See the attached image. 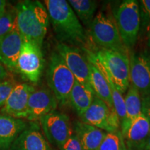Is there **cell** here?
<instances>
[{
    "instance_id": "5b68a950",
    "label": "cell",
    "mask_w": 150,
    "mask_h": 150,
    "mask_svg": "<svg viewBox=\"0 0 150 150\" xmlns=\"http://www.w3.org/2000/svg\"><path fill=\"white\" fill-rule=\"evenodd\" d=\"M50 91L62 106L69 104V97L76 79L57 52H52L47 70Z\"/></svg>"
},
{
    "instance_id": "1f68e13d",
    "label": "cell",
    "mask_w": 150,
    "mask_h": 150,
    "mask_svg": "<svg viewBox=\"0 0 150 150\" xmlns=\"http://www.w3.org/2000/svg\"><path fill=\"white\" fill-rule=\"evenodd\" d=\"M147 45L149 47H150V34L148 35V39H147Z\"/></svg>"
},
{
    "instance_id": "f546056e",
    "label": "cell",
    "mask_w": 150,
    "mask_h": 150,
    "mask_svg": "<svg viewBox=\"0 0 150 150\" xmlns=\"http://www.w3.org/2000/svg\"><path fill=\"white\" fill-rule=\"evenodd\" d=\"M142 113H144L147 116L148 120L149 122V126H150V106L147 107H142Z\"/></svg>"
},
{
    "instance_id": "ffe728a7",
    "label": "cell",
    "mask_w": 150,
    "mask_h": 150,
    "mask_svg": "<svg viewBox=\"0 0 150 150\" xmlns=\"http://www.w3.org/2000/svg\"><path fill=\"white\" fill-rule=\"evenodd\" d=\"M88 60L89 62L90 86L93 90L96 97L106 102L110 107L114 108L111 93H110V89L107 81L97 65L93 63L91 60L88 59Z\"/></svg>"
},
{
    "instance_id": "7c38bea8",
    "label": "cell",
    "mask_w": 150,
    "mask_h": 150,
    "mask_svg": "<svg viewBox=\"0 0 150 150\" xmlns=\"http://www.w3.org/2000/svg\"><path fill=\"white\" fill-rule=\"evenodd\" d=\"M35 89L26 83L16 84L2 106L1 113L18 119L25 118L29 97Z\"/></svg>"
},
{
    "instance_id": "f1b7e54d",
    "label": "cell",
    "mask_w": 150,
    "mask_h": 150,
    "mask_svg": "<svg viewBox=\"0 0 150 150\" xmlns=\"http://www.w3.org/2000/svg\"><path fill=\"white\" fill-rule=\"evenodd\" d=\"M6 1L5 0H0V17L6 12Z\"/></svg>"
},
{
    "instance_id": "6da1fadb",
    "label": "cell",
    "mask_w": 150,
    "mask_h": 150,
    "mask_svg": "<svg viewBox=\"0 0 150 150\" xmlns=\"http://www.w3.org/2000/svg\"><path fill=\"white\" fill-rule=\"evenodd\" d=\"M47 11L56 37L60 43L91 51L85 29L81 24L67 1L45 0Z\"/></svg>"
},
{
    "instance_id": "7402d4cb",
    "label": "cell",
    "mask_w": 150,
    "mask_h": 150,
    "mask_svg": "<svg viewBox=\"0 0 150 150\" xmlns=\"http://www.w3.org/2000/svg\"><path fill=\"white\" fill-rule=\"evenodd\" d=\"M124 100L129 127L131 123L142 113V98L138 90L130 84L124 97Z\"/></svg>"
},
{
    "instance_id": "4316f807",
    "label": "cell",
    "mask_w": 150,
    "mask_h": 150,
    "mask_svg": "<svg viewBox=\"0 0 150 150\" xmlns=\"http://www.w3.org/2000/svg\"><path fill=\"white\" fill-rule=\"evenodd\" d=\"M61 150H83L79 140L74 133L71 137L60 148Z\"/></svg>"
},
{
    "instance_id": "30bf717a",
    "label": "cell",
    "mask_w": 150,
    "mask_h": 150,
    "mask_svg": "<svg viewBox=\"0 0 150 150\" xmlns=\"http://www.w3.org/2000/svg\"><path fill=\"white\" fill-rule=\"evenodd\" d=\"M129 58L130 84L142 97L150 96V50L133 52Z\"/></svg>"
},
{
    "instance_id": "ba28073f",
    "label": "cell",
    "mask_w": 150,
    "mask_h": 150,
    "mask_svg": "<svg viewBox=\"0 0 150 150\" xmlns=\"http://www.w3.org/2000/svg\"><path fill=\"white\" fill-rule=\"evenodd\" d=\"M83 122L102 129L106 133L120 131L115 108L110 107L95 95L89 108L80 116Z\"/></svg>"
},
{
    "instance_id": "484cf974",
    "label": "cell",
    "mask_w": 150,
    "mask_h": 150,
    "mask_svg": "<svg viewBox=\"0 0 150 150\" xmlns=\"http://www.w3.org/2000/svg\"><path fill=\"white\" fill-rule=\"evenodd\" d=\"M139 7L141 22L142 20L144 23L150 24V0H141L139 2Z\"/></svg>"
},
{
    "instance_id": "cb8c5ba5",
    "label": "cell",
    "mask_w": 150,
    "mask_h": 150,
    "mask_svg": "<svg viewBox=\"0 0 150 150\" xmlns=\"http://www.w3.org/2000/svg\"><path fill=\"white\" fill-rule=\"evenodd\" d=\"M17 27L16 10L6 11L0 17V38L12 31Z\"/></svg>"
},
{
    "instance_id": "e0dca14e",
    "label": "cell",
    "mask_w": 150,
    "mask_h": 150,
    "mask_svg": "<svg viewBox=\"0 0 150 150\" xmlns=\"http://www.w3.org/2000/svg\"><path fill=\"white\" fill-rule=\"evenodd\" d=\"M27 126L23 120L0 114V150H10L13 142Z\"/></svg>"
},
{
    "instance_id": "d6a6232c",
    "label": "cell",
    "mask_w": 150,
    "mask_h": 150,
    "mask_svg": "<svg viewBox=\"0 0 150 150\" xmlns=\"http://www.w3.org/2000/svg\"><path fill=\"white\" fill-rule=\"evenodd\" d=\"M150 34V26H149V34L148 35H149Z\"/></svg>"
},
{
    "instance_id": "8992f818",
    "label": "cell",
    "mask_w": 150,
    "mask_h": 150,
    "mask_svg": "<svg viewBox=\"0 0 150 150\" xmlns=\"http://www.w3.org/2000/svg\"><path fill=\"white\" fill-rule=\"evenodd\" d=\"M89 33L92 41L99 49L129 54L122 41L113 16L98 13L90 26Z\"/></svg>"
},
{
    "instance_id": "3957f363",
    "label": "cell",
    "mask_w": 150,
    "mask_h": 150,
    "mask_svg": "<svg viewBox=\"0 0 150 150\" xmlns=\"http://www.w3.org/2000/svg\"><path fill=\"white\" fill-rule=\"evenodd\" d=\"M83 52L108 74L120 93H126L130 86L129 54L103 49Z\"/></svg>"
},
{
    "instance_id": "8fae6325",
    "label": "cell",
    "mask_w": 150,
    "mask_h": 150,
    "mask_svg": "<svg viewBox=\"0 0 150 150\" xmlns=\"http://www.w3.org/2000/svg\"><path fill=\"white\" fill-rule=\"evenodd\" d=\"M56 52L61 56L76 81L90 85L89 62L84 52L79 48L63 43L58 45Z\"/></svg>"
},
{
    "instance_id": "4fadbf2b",
    "label": "cell",
    "mask_w": 150,
    "mask_h": 150,
    "mask_svg": "<svg viewBox=\"0 0 150 150\" xmlns=\"http://www.w3.org/2000/svg\"><path fill=\"white\" fill-rule=\"evenodd\" d=\"M58 101L50 90L41 88L33 92L28 102L26 119L35 121L56 110Z\"/></svg>"
},
{
    "instance_id": "603a6c76",
    "label": "cell",
    "mask_w": 150,
    "mask_h": 150,
    "mask_svg": "<svg viewBox=\"0 0 150 150\" xmlns=\"http://www.w3.org/2000/svg\"><path fill=\"white\" fill-rule=\"evenodd\" d=\"M98 150H127L121 131L106 133Z\"/></svg>"
},
{
    "instance_id": "d6986e66",
    "label": "cell",
    "mask_w": 150,
    "mask_h": 150,
    "mask_svg": "<svg viewBox=\"0 0 150 150\" xmlns=\"http://www.w3.org/2000/svg\"><path fill=\"white\" fill-rule=\"evenodd\" d=\"M95 96V94L89 84L81 83L76 81L69 97V104L80 117L91 106Z\"/></svg>"
},
{
    "instance_id": "5bb4252c",
    "label": "cell",
    "mask_w": 150,
    "mask_h": 150,
    "mask_svg": "<svg viewBox=\"0 0 150 150\" xmlns=\"http://www.w3.org/2000/svg\"><path fill=\"white\" fill-rule=\"evenodd\" d=\"M24 40L18 27L0 38V62L11 72H16L18 62Z\"/></svg>"
},
{
    "instance_id": "9c48e42d",
    "label": "cell",
    "mask_w": 150,
    "mask_h": 150,
    "mask_svg": "<svg viewBox=\"0 0 150 150\" xmlns=\"http://www.w3.org/2000/svg\"><path fill=\"white\" fill-rule=\"evenodd\" d=\"M43 133L50 143L61 148L73 134L69 116L54 110L40 119Z\"/></svg>"
},
{
    "instance_id": "277c9868",
    "label": "cell",
    "mask_w": 150,
    "mask_h": 150,
    "mask_svg": "<svg viewBox=\"0 0 150 150\" xmlns=\"http://www.w3.org/2000/svg\"><path fill=\"white\" fill-rule=\"evenodd\" d=\"M114 19L124 45L129 52L134 48L139 35L141 18L139 2L125 0L114 11Z\"/></svg>"
},
{
    "instance_id": "9a60e30c",
    "label": "cell",
    "mask_w": 150,
    "mask_h": 150,
    "mask_svg": "<svg viewBox=\"0 0 150 150\" xmlns=\"http://www.w3.org/2000/svg\"><path fill=\"white\" fill-rule=\"evenodd\" d=\"M149 135V120L142 113L131 123L123 136L127 150H144Z\"/></svg>"
},
{
    "instance_id": "83f0119b",
    "label": "cell",
    "mask_w": 150,
    "mask_h": 150,
    "mask_svg": "<svg viewBox=\"0 0 150 150\" xmlns=\"http://www.w3.org/2000/svg\"><path fill=\"white\" fill-rule=\"evenodd\" d=\"M9 72L4 65L0 62V81H4L8 77Z\"/></svg>"
},
{
    "instance_id": "ac0fdd59",
    "label": "cell",
    "mask_w": 150,
    "mask_h": 150,
    "mask_svg": "<svg viewBox=\"0 0 150 150\" xmlns=\"http://www.w3.org/2000/svg\"><path fill=\"white\" fill-rule=\"evenodd\" d=\"M73 131L79 140L83 150H98L106 134V131L81 121L74 124Z\"/></svg>"
},
{
    "instance_id": "44dd1931",
    "label": "cell",
    "mask_w": 150,
    "mask_h": 150,
    "mask_svg": "<svg viewBox=\"0 0 150 150\" xmlns=\"http://www.w3.org/2000/svg\"><path fill=\"white\" fill-rule=\"evenodd\" d=\"M81 24L89 29L95 17L98 4L93 0H69L67 1Z\"/></svg>"
},
{
    "instance_id": "2e32d148",
    "label": "cell",
    "mask_w": 150,
    "mask_h": 150,
    "mask_svg": "<svg viewBox=\"0 0 150 150\" xmlns=\"http://www.w3.org/2000/svg\"><path fill=\"white\" fill-rule=\"evenodd\" d=\"M10 150H51L36 123L27 126L11 145Z\"/></svg>"
},
{
    "instance_id": "52a82bcc",
    "label": "cell",
    "mask_w": 150,
    "mask_h": 150,
    "mask_svg": "<svg viewBox=\"0 0 150 150\" xmlns=\"http://www.w3.org/2000/svg\"><path fill=\"white\" fill-rule=\"evenodd\" d=\"M44 68V59L41 47L28 41L22 45L17 62L16 72L33 84L40 81Z\"/></svg>"
},
{
    "instance_id": "4dcf8cb0",
    "label": "cell",
    "mask_w": 150,
    "mask_h": 150,
    "mask_svg": "<svg viewBox=\"0 0 150 150\" xmlns=\"http://www.w3.org/2000/svg\"><path fill=\"white\" fill-rule=\"evenodd\" d=\"M144 150H150V135H149V138H148L147 143H146Z\"/></svg>"
},
{
    "instance_id": "d4e9b609",
    "label": "cell",
    "mask_w": 150,
    "mask_h": 150,
    "mask_svg": "<svg viewBox=\"0 0 150 150\" xmlns=\"http://www.w3.org/2000/svg\"><path fill=\"white\" fill-rule=\"evenodd\" d=\"M16 83L11 80L0 81V107L4 105Z\"/></svg>"
},
{
    "instance_id": "7a4b0ae2",
    "label": "cell",
    "mask_w": 150,
    "mask_h": 150,
    "mask_svg": "<svg viewBox=\"0 0 150 150\" xmlns=\"http://www.w3.org/2000/svg\"><path fill=\"white\" fill-rule=\"evenodd\" d=\"M17 27L24 41L42 48L47 32L50 18L47 11L40 1H20L16 8Z\"/></svg>"
}]
</instances>
